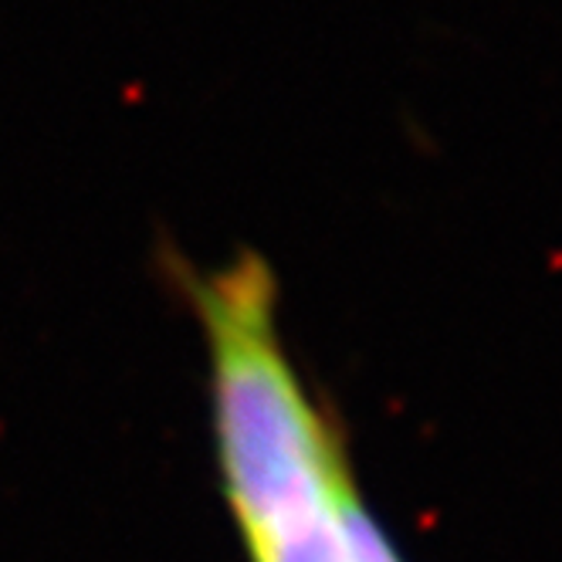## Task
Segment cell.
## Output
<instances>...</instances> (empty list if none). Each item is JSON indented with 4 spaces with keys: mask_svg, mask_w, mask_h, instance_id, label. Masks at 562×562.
<instances>
[{
    "mask_svg": "<svg viewBox=\"0 0 562 562\" xmlns=\"http://www.w3.org/2000/svg\"><path fill=\"white\" fill-rule=\"evenodd\" d=\"M200 329L221 495L248 562H407L359 492L339 420L281 333L271 261L164 255Z\"/></svg>",
    "mask_w": 562,
    "mask_h": 562,
    "instance_id": "cell-1",
    "label": "cell"
}]
</instances>
